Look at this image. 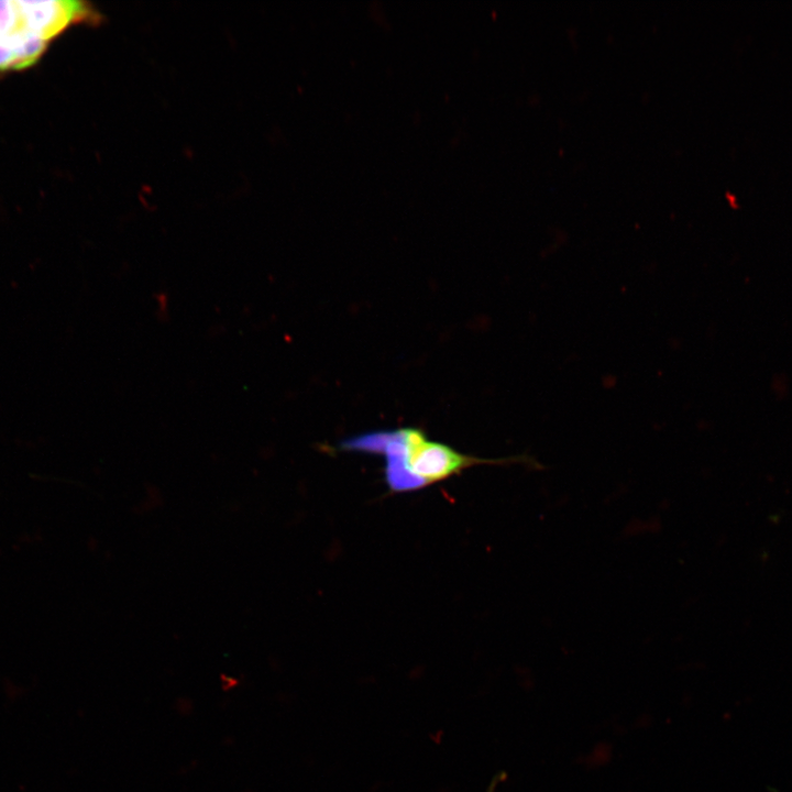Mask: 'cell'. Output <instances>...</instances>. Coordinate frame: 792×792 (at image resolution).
Here are the masks:
<instances>
[{
    "mask_svg": "<svg viewBox=\"0 0 792 792\" xmlns=\"http://www.w3.org/2000/svg\"><path fill=\"white\" fill-rule=\"evenodd\" d=\"M99 20L96 9L85 1L0 0V73L34 66L66 30Z\"/></svg>",
    "mask_w": 792,
    "mask_h": 792,
    "instance_id": "7a4b0ae2",
    "label": "cell"
},
{
    "mask_svg": "<svg viewBox=\"0 0 792 792\" xmlns=\"http://www.w3.org/2000/svg\"><path fill=\"white\" fill-rule=\"evenodd\" d=\"M340 449L383 455L384 476L389 492L409 493L444 482L480 464L522 463L543 469L527 454L483 459L462 453L449 444L431 440L422 429L404 427L359 435L340 443Z\"/></svg>",
    "mask_w": 792,
    "mask_h": 792,
    "instance_id": "6da1fadb",
    "label": "cell"
},
{
    "mask_svg": "<svg viewBox=\"0 0 792 792\" xmlns=\"http://www.w3.org/2000/svg\"><path fill=\"white\" fill-rule=\"evenodd\" d=\"M501 778H502L501 774H496V776L493 778L491 784L488 785L487 792H495V789H496L497 783L499 782Z\"/></svg>",
    "mask_w": 792,
    "mask_h": 792,
    "instance_id": "3957f363",
    "label": "cell"
}]
</instances>
